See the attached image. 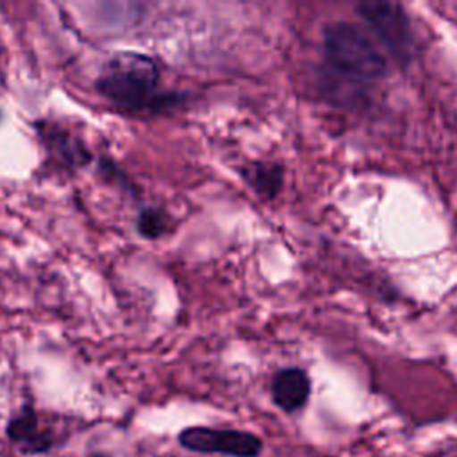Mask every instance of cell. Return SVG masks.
<instances>
[{
	"label": "cell",
	"mask_w": 457,
	"mask_h": 457,
	"mask_svg": "<svg viewBox=\"0 0 457 457\" xmlns=\"http://www.w3.org/2000/svg\"><path fill=\"white\" fill-rule=\"evenodd\" d=\"M87 457H109V455H105V453H102V452H95V453H91V455H87Z\"/></svg>",
	"instance_id": "30bf717a"
},
{
	"label": "cell",
	"mask_w": 457,
	"mask_h": 457,
	"mask_svg": "<svg viewBox=\"0 0 457 457\" xmlns=\"http://www.w3.org/2000/svg\"><path fill=\"white\" fill-rule=\"evenodd\" d=\"M5 437L20 448L23 455H41L54 448V434L39 427L37 412L32 405H23L5 425Z\"/></svg>",
	"instance_id": "8992f818"
},
{
	"label": "cell",
	"mask_w": 457,
	"mask_h": 457,
	"mask_svg": "<svg viewBox=\"0 0 457 457\" xmlns=\"http://www.w3.org/2000/svg\"><path fill=\"white\" fill-rule=\"evenodd\" d=\"M241 177L261 198L271 200L275 198L284 184V170L280 164L275 162H248L241 168Z\"/></svg>",
	"instance_id": "ba28073f"
},
{
	"label": "cell",
	"mask_w": 457,
	"mask_h": 457,
	"mask_svg": "<svg viewBox=\"0 0 457 457\" xmlns=\"http://www.w3.org/2000/svg\"><path fill=\"white\" fill-rule=\"evenodd\" d=\"M323 48L328 62L345 75L375 79L384 73L382 54L353 25L341 21L328 25L323 32Z\"/></svg>",
	"instance_id": "7a4b0ae2"
},
{
	"label": "cell",
	"mask_w": 457,
	"mask_h": 457,
	"mask_svg": "<svg viewBox=\"0 0 457 457\" xmlns=\"http://www.w3.org/2000/svg\"><path fill=\"white\" fill-rule=\"evenodd\" d=\"M179 445L195 453L227 455V457H259L264 450L262 439L248 430L214 428V427H186L177 436Z\"/></svg>",
	"instance_id": "3957f363"
},
{
	"label": "cell",
	"mask_w": 457,
	"mask_h": 457,
	"mask_svg": "<svg viewBox=\"0 0 457 457\" xmlns=\"http://www.w3.org/2000/svg\"><path fill=\"white\" fill-rule=\"evenodd\" d=\"M357 11L398 61H407L411 57L412 34L409 20L398 4L366 0L357 4Z\"/></svg>",
	"instance_id": "277c9868"
},
{
	"label": "cell",
	"mask_w": 457,
	"mask_h": 457,
	"mask_svg": "<svg viewBox=\"0 0 457 457\" xmlns=\"http://www.w3.org/2000/svg\"><path fill=\"white\" fill-rule=\"evenodd\" d=\"M136 228L145 239H159L170 228L168 214L157 207H143L137 212Z\"/></svg>",
	"instance_id": "9c48e42d"
},
{
	"label": "cell",
	"mask_w": 457,
	"mask_h": 457,
	"mask_svg": "<svg viewBox=\"0 0 457 457\" xmlns=\"http://www.w3.org/2000/svg\"><path fill=\"white\" fill-rule=\"evenodd\" d=\"M311 396V378L302 368H282L271 378V400L287 412H298L305 407Z\"/></svg>",
	"instance_id": "52a82bcc"
},
{
	"label": "cell",
	"mask_w": 457,
	"mask_h": 457,
	"mask_svg": "<svg viewBox=\"0 0 457 457\" xmlns=\"http://www.w3.org/2000/svg\"><path fill=\"white\" fill-rule=\"evenodd\" d=\"M96 93L121 112H162L177 107L184 95L161 89V70L154 57L139 52L111 55L95 80Z\"/></svg>",
	"instance_id": "6da1fadb"
},
{
	"label": "cell",
	"mask_w": 457,
	"mask_h": 457,
	"mask_svg": "<svg viewBox=\"0 0 457 457\" xmlns=\"http://www.w3.org/2000/svg\"><path fill=\"white\" fill-rule=\"evenodd\" d=\"M34 129L48 155L59 161L62 166L77 170L91 162L93 155L87 146L59 123H54L50 120H39L34 123Z\"/></svg>",
	"instance_id": "5b68a950"
}]
</instances>
